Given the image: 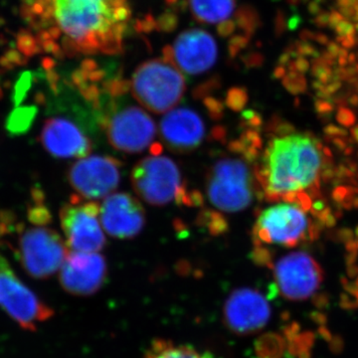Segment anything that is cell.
<instances>
[{
    "mask_svg": "<svg viewBox=\"0 0 358 358\" xmlns=\"http://www.w3.org/2000/svg\"><path fill=\"white\" fill-rule=\"evenodd\" d=\"M107 273V262L100 254L69 251L59 271V281L73 296H91L102 288Z\"/></svg>",
    "mask_w": 358,
    "mask_h": 358,
    "instance_id": "cell-15",
    "label": "cell"
},
{
    "mask_svg": "<svg viewBox=\"0 0 358 358\" xmlns=\"http://www.w3.org/2000/svg\"><path fill=\"white\" fill-rule=\"evenodd\" d=\"M248 152L229 143L227 154L219 157L207 171L206 195L219 210H244L254 199L253 176Z\"/></svg>",
    "mask_w": 358,
    "mask_h": 358,
    "instance_id": "cell-3",
    "label": "cell"
},
{
    "mask_svg": "<svg viewBox=\"0 0 358 358\" xmlns=\"http://www.w3.org/2000/svg\"><path fill=\"white\" fill-rule=\"evenodd\" d=\"M0 310L24 331H35L54 315V310L21 281L0 253Z\"/></svg>",
    "mask_w": 358,
    "mask_h": 358,
    "instance_id": "cell-6",
    "label": "cell"
},
{
    "mask_svg": "<svg viewBox=\"0 0 358 358\" xmlns=\"http://www.w3.org/2000/svg\"><path fill=\"white\" fill-rule=\"evenodd\" d=\"M271 317V306L261 292L251 288L235 289L223 308L225 326L238 336L261 331Z\"/></svg>",
    "mask_w": 358,
    "mask_h": 358,
    "instance_id": "cell-13",
    "label": "cell"
},
{
    "mask_svg": "<svg viewBox=\"0 0 358 358\" xmlns=\"http://www.w3.org/2000/svg\"><path fill=\"white\" fill-rule=\"evenodd\" d=\"M341 20H343V17L338 13H334L333 16L329 17V22H331V26H338Z\"/></svg>",
    "mask_w": 358,
    "mask_h": 358,
    "instance_id": "cell-24",
    "label": "cell"
},
{
    "mask_svg": "<svg viewBox=\"0 0 358 358\" xmlns=\"http://www.w3.org/2000/svg\"><path fill=\"white\" fill-rule=\"evenodd\" d=\"M102 227L110 236L131 239L140 234L145 223V212L138 199L129 193H114L100 206Z\"/></svg>",
    "mask_w": 358,
    "mask_h": 358,
    "instance_id": "cell-16",
    "label": "cell"
},
{
    "mask_svg": "<svg viewBox=\"0 0 358 358\" xmlns=\"http://www.w3.org/2000/svg\"><path fill=\"white\" fill-rule=\"evenodd\" d=\"M189 6L192 15L200 22L222 26L232 17L236 0H189Z\"/></svg>",
    "mask_w": 358,
    "mask_h": 358,
    "instance_id": "cell-19",
    "label": "cell"
},
{
    "mask_svg": "<svg viewBox=\"0 0 358 358\" xmlns=\"http://www.w3.org/2000/svg\"><path fill=\"white\" fill-rule=\"evenodd\" d=\"M131 185L143 201L154 206L176 201L188 205L189 190L183 183L178 164L173 159L160 155L141 159L131 171Z\"/></svg>",
    "mask_w": 358,
    "mask_h": 358,
    "instance_id": "cell-5",
    "label": "cell"
},
{
    "mask_svg": "<svg viewBox=\"0 0 358 358\" xmlns=\"http://www.w3.org/2000/svg\"><path fill=\"white\" fill-rule=\"evenodd\" d=\"M131 90L143 108L155 114H164L180 102L186 83L181 71L164 57L138 66L131 78Z\"/></svg>",
    "mask_w": 358,
    "mask_h": 358,
    "instance_id": "cell-4",
    "label": "cell"
},
{
    "mask_svg": "<svg viewBox=\"0 0 358 358\" xmlns=\"http://www.w3.org/2000/svg\"><path fill=\"white\" fill-rule=\"evenodd\" d=\"M218 57V47L210 33L194 28L178 35L164 58L183 73L199 75L211 69Z\"/></svg>",
    "mask_w": 358,
    "mask_h": 358,
    "instance_id": "cell-14",
    "label": "cell"
},
{
    "mask_svg": "<svg viewBox=\"0 0 358 358\" xmlns=\"http://www.w3.org/2000/svg\"><path fill=\"white\" fill-rule=\"evenodd\" d=\"M308 223L305 212L296 205H274L259 215L255 236L263 243L294 246L303 238Z\"/></svg>",
    "mask_w": 358,
    "mask_h": 358,
    "instance_id": "cell-12",
    "label": "cell"
},
{
    "mask_svg": "<svg viewBox=\"0 0 358 358\" xmlns=\"http://www.w3.org/2000/svg\"><path fill=\"white\" fill-rule=\"evenodd\" d=\"M122 164L109 155H92L71 166L70 185L85 200L108 197L117 189L121 181Z\"/></svg>",
    "mask_w": 358,
    "mask_h": 358,
    "instance_id": "cell-10",
    "label": "cell"
},
{
    "mask_svg": "<svg viewBox=\"0 0 358 358\" xmlns=\"http://www.w3.org/2000/svg\"><path fill=\"white\" fill-rule=\"evenodd\" d=\"M280 294L289 301H307L319 292L322 272L319 264L305 252L282 257L274 267Z\"/></svg>",
    "mask_w": 358,
    "mask_h": 358,
    "instance_id": "cell-11",
    "label": "cell"
},
{
    "mask_svg": "<svg viewBox=\"0 0 358 358\" xmlns=\"http://www.w3.org/2000/svg\"><path fill=\"white\" fill-rule=\"evenodd\" d=\"M145 358H209L192 346L176 345L164 339L154 341L145 353Z\"/></svg>",
    "mask_w": 358,
    "mask_h": 358,
    "instance_id": "cell-20",
    "label": "cell"
},
{
    "mask_svg": "<svg viewBox=\"0 0 358 358\" xmlns=\"http://www.w3.org/2000/svg\"><path fill=\"white\" fill-rule=\"evenodd\" d=\"M68 253L69 249L60 235L44 226L29 228L20 238L21 266L33 279H48L59 272Z\"/></svg>",
    "mask_w": 358,
    "mask_h": 358,
    "instance_id": "cell-7",
    "label": "cell"
},
{
    "mask_svg": "<svg viewBox=\"0 0 358 358\" xmlns=\"http://www.w3.org/2000/svg\"><path fill=\"white\" fill-rule=\"evenodd\" d=\"M73 195L60 210V222L69 251L98 253L105 247L106 237L100 220V206Z\"/></svg>",
    "mask_w": 358,
    "mask_h": 358,
    "instance_id": "cell-8",
    "label": "cell"
},
{
    "mask_svg": "<svg viewBox=\"0 0 358 358\" xmlns=\"http://www.w3.org/2000/svg\"><path fill=\"white\" fill-rule=\"evenodd\" d=\"M327 20H329V16L324 15L319 16V18H317V22L320 23V24H327Z\"/></svg>",
    "mask_w": 358,
    "mask_h": 358,
    "instance_id": "cell-26",
    "label": "cell"
},
{
    "mask_svg": "<svg viewBox=\"0 0 358 358\" xmlns=\"http://www.w3.org/2000/svg\"><path fill=\"white\" fill-rule=\"evenodd\" d=\"M103 126L112 147L127 154H138L147 150L157 136L154 120L134 106L121 109L115 106L103 115Z\"/></svg>",
    "mask_w": 358,
    "mask_h": 358,
    "instance_id": "cell-9",
    "label": "cell"
},
{
    "mask_svg": "<svg viewBox=\"0 0 358 358\" xmlns=\"http://www.w3.org/2000/svg\"><path fill=\"white\" fill-rule=\"evenodd\" d=\"M45 42L68 56L117 55L131 17L128 0H34Z\"/></svg>",
    "mask_w": 358,
    "mask_h": 358,
    "instance_id": "cell-1",
    "label": "cell"
},
{
    "mask_svg": "<svg viewBox=\"0 0 358 358\" xmlns=\"http://www.w3.org/2000/svg\"><path fill=\"white\" fill-rule=\"evenodd\" d=\"M199 223L206 228L212 235L222 234L224 231L227 230V221L222 215L212 210L202 212L200 214Z\"/></svg>",
    "mask_w": 358,
    "mask_h": 358,
    "instance_id": "cell-22",
    "label": "cell"
},
{
    "mask_svg": "<svg viewBox=\"0 0 358 358\" xmlns=\"http://www.w3.org/2000/svg\"><path fill=\"white\" fill-rule=\"evenodd\" d=\"M37 109L34 107L17 108L11 113L7 120L6 129L11 134H22L26 133L34 121Z\"/></svg>",
    "mask_w": 358,
    "mask_h": 358,
    "instance_id": "cell-21",
    "label": "cell"
},
{
    "mask_svg": "<svg viewBox=\"0 0 358 358\" xmlns=\"http://www.w3.org/2000/svg\"><path fill=\"white\" fill-rule=\"evenodd\" d=\"M336 30L341 36H350V34L353 33V27L350 23L341 22L336 26Z\"/></svg>",
    "mask_w": 358,
    "mask_h": 358,
    "instance_id": "cell-23",
    "label": "cell"
},
{
    "mask_svg": "<svg viewBox=\"0 0 358 358\" xmlns=\"http://www.w3.org/2000/svg\"><path fill=\"white\" fill-rule=\"evenodd\" d=\"M313 141L301 134L275 138L264 157V187L270 196L300 192L312 185L320 169Z\"/></svg>",
    "mask_w": 358,
    "mask_h": 358,
    "instance_id": "cell-2",
    "label": "cell"
},
{
    "mask_svg": "<svg viewBox=\"0 0 358 358\" xmlns=\"http://www.w3.org/2000/svg\"><path fill=\"white\" fill-rule=\"evenodd\" d=\"M162 140L169 150L179 154L192 152L203 143L206 127L199 113L189 108L167 112L159 124Z\"/></svg>",
    "mask_w": 358,
    "mask_h": 358,
    "instance_id": "cell-17",
    "label": "cell"
},
{
    "mask_svg": "<svg viewBox=\"0 0 358 358\" xmlns=\"http://www.w3.org/2000/svg\"><path fill=\"white\" fill-rule=\"evenodd\" d=\"M301 18L299 17L298 15L294 16V17L292 18V20L289 21V28L291 29H296L298 27V25L300 24Z\"/></svg>",
    "mask_w": 358,
    "mask_h": 358,
    "instance_id": "cell-25",
    "label": "cell"
},
{
    "mask_svg": "<svg viewBox=\"0 0 358 358\" xmlns=\"http://www.w3.org/2000/svg\"><path fill=\"white\" fill-rule=\"evenodd\" d=\"M40 140L45 150L57 159H81L92 150L86 134L74 122L62 117L45 122Z\"/></svg>",
    "mask_w": 358,
    "mask_h": 358,
    "instance_id": "cell-18",
    "label": "cell"
}]
</instances>
